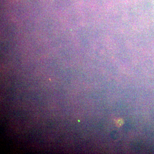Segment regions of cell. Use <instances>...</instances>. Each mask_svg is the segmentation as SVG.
<instances>
[{
  "label": "cell",
  "mask_w": 154,
  "mask_h": 154,
  "mask_svg": "<svg viewBox=\"0 0 154 154\" xmlns=\"http://www.w3.org/2000/svg\"><path fill=\"white\" fill-rule=\"evenodd\" d=\"M122 120H120V119H119L118 121L116 122V124L118 125L119 126V125H121L122 124Z\"/></svg>",
  "instance_id": "6da1fadb"
}]
</instances>
